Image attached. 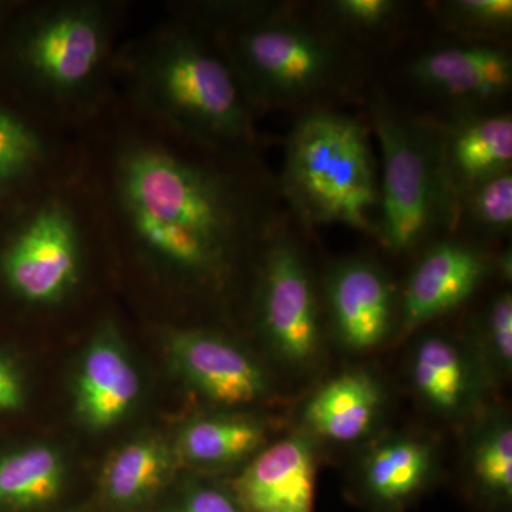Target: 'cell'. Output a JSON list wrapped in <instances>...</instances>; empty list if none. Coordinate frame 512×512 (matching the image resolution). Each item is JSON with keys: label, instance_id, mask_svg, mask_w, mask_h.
<instances>
[{"label": "cell", "instance_id": "11", "mask_svg": "<svg viewBox=\"0 0 512 512\" xmlns=\"http://www.w3.org/2000/svg\"><path fill=\"white\" fill-rule=\"evenodd\" d=\"M326 293L336 335L345 348L367 352L387 338L396 305L394 289L375 262H340L330 272Z\"/></svg>", "mask_w": 512, "mask_h": 512}, {"label": "cell", "instance_id": "14", "mask_svg": "<svg viewBox=\"0 0 512 512\" xmlns=\"http://www.w3.org/2000/svg\"><path fill=\"white\" fill-rule=\"evenodd\" d=\"M409 73L427 92L460 103H488L511 89L512 59L508 50L490 45L439 47L417 57Z\"/></svg>", "mask_w": 512, "mask_h": 512}, {"label": "cell", "instance_id": "13", "mask_svg": "<svg viewBox=\"0 0 512 512\" xmlns=\"http://www.w3.org/2000/svg\"><path fill=\"white\" fill-rule=\"evenodd\" d=\"M487 258L463 242L431 247L414 266L403 298V325L412 330L467 301L488 274Z\"/></svg>", "mask_w": 512, "mask_h": 512}, {"label": "cell", "instance_id": "6", "mask_svg": "<svg viewBox=\"0 0 512 512\" xmlns=\"http://www.w3.org/2000/svg\"><path fill=\"white\" fill-rule=\"evenodd\" d=\"M279 191L303 224L376 232L379 187L366 127L335 111H306L289 134Z\"/></svg>", "mask_w": 512, "mask_h": 512}, {"label": "cell", "instance_id": "2", "mask_svg": "<svg viewBox=\"0 0 512 512\" xmlns=\"http://www.w3.org/2000/svg\"><path fill=\"white\" fill-rule=\"evenodd\" d=\"M126 0H33L0 25V86L76 137L116 92Z\"/></svg>", "mask_w": 512, "mask_h": 512}, {"label": "cell", "instance_id": "21", "mask_svg": "<svg viewBox=\"0 0 512 512\" xmlns=\"http://www.w3.org/2000/svg\"><path fill=\"white\" fill-rule=\"evenodd\" d=\"M64 463L50 446H32L0 458V507L32 508L55 500Z\"/></svg>", "mask_w": 512, "mask_h": 512}, {"label": "cell", "instance_id": "23", "mask_svg": "<svg viewBox=\"0 0 512 512\" xmlns=\"http://www.w3.org/2000/svg\"><path fill=\"white\" fill-rule=\"evenodd\" d=\"M471 478L481 503L507 510L512 503V429L507 419L488 423L474 441Z\"/></svg>", "mask_w": 512, "mask_h": 512}, {"label": "cell", "instance_id": "22", "mask_svg": "<svg viewBox=\"0 0 512 512\" xmlns=\"http://www.w3.org/2000/svg\"><path fill=\"white\" fill-rule=\"evenodd\" d=\"M170 450L156 439H138L120 448L104 471L107 497L116 504L141 503L163 485L171 471Z\"/></svg>", "mask_w": 512, "mask_h": 512}, {"label": "cell", "instance_id": "16", "mask_svg": "<svg viewBox=\"0 0 512 512\" xmlns=\"http://www.w3.org/2000/svg\"><path fill=\"white\" fill-rule=\"evenodd\" d=\"M440 157L447 190L458 210L478 184L511 171L510 114H483L461 121L441 138Z\"/></svg>", "mask_w": 512, "mask_h": 512}, {"label": "cell", "instance_id": "19", "mask_svg": "<svg viewBox=\"0 0 512 512\" xmlns=\"http://www.w3.org/2000/svg\"><path fill=\"white\" fill-rule=\"evenodd\" d=\"M414 387L431 409L443 414L464 412L477 392L473 362L456 342L426 336L412 360Z\"/></svg>", "mask_w": 512, "mask_h": 512}, {"label": "cell", "instance_id": "20", "mask_svg": "<svg viewBox=\"0 0 512 512\" xmlns=\"http://www.w3.org/2000/svg\"><path fill=\"white\" fill-rule=\"evenodd\" d=\"M264 441L265 429L258 421L242 417H204L185 427L178 440V451L197 466H227L251 456Z\"/></svg>", "mask_w": 512, "mask_h": 512}, {"label": "cell", "instance_id": "15", "mask_svg": "<svg viewBox=\"0 0 512 512\" xmlns=\"http://www.w3.org/2000/svg\"><path fill=\"white\" fill-rule=\"evenodd\" d=\"M113 322L90 343L76 380V409L87 426L109 429L119 423L140 394L136 369L124 350Z\"/></svg>", "mask_w": 512, "mask_h": 512}, {"label": "cell", "instance_id": "9", "mask_svg": "<svg viewBox=\"0 0 512 512\" xmlns=\"http://www.w3.org/2000/svg\"><path fill=\"white\" fill-rule=\"evenodd\" d=\"M77 165L76 137L0 86V215Z\"/></svg>", "mask_w": 512, "mask_h": 512}, {"label": "cell", "instance_id": "12", "mask_svg": "<svg viewBox=\"0 0 512 512\" xmlns=\"http://www.w3.org/2000/svg\"><path fill=\"white\" fill-rule=\"evenodd\" d=\"M316 453L309 437L293 434L262 450L235 480L244 512H315Z\"/></svg>", "mask_w": 512, "mask_h": 512}, {"label": "cell", "instance_id": "24", "mask_svg": "<svg viewBox=\"0 0 512 512\" xmlns=\"http://www.w3.org/2000/svg\"><path fill=\"white\" fill-rule=\"evenodd\" d=\"M444 23L450 30L470 37L505 35L512 26L511 0H456L443 6Z\"/></svg>", "mask_w": 512, "mask_h": 512}, {"label": "cell", "instance_id": "1", "mask_svg": "<svg viewBox=\"0 0 512 512\" xmlns=\"http://www.w3.org/2000/svg\"><path fill=\"white\" fill-rule=\"evenodd\" d=\"M76 144L113 258L161 284L222 288L281 222L256 151L197 143L117 90Z\"/></svg>", "mask_w": 512, "mask_h": 512}, {"label": "cell", "instance_id": "10", "mask_svg": "<svg viewBox=\"0 0 512 512\" xmlns=\"http://www.w3.org/2000/svg\"><path fill=\"white\" fill-rule=\"evenodd\" d=\"M167 348L178 372L212 402L244 406L268 392L261 366L224 336L177 329L168 335Z\"/></svg>", "mask_w": 512, "mask_h": 512}, {"label": "cell", "instance_id": "27", "mask_svg": "<svg viewBox=\"0 0 512 512\" xmlns=\"http://www.w3.org/2000/svg\"><path fill=\"white\" fill-rule=\"evenodd\" d=\"M485 338L495 362L503 369L512 363V298L510 292L498 296L485 318Z\"/></svg>", "mask_w": 512, "mask_h": 512}, {"label": "cell", "instance_id": "7", "mask_svg": "<svg viewBox=\"0 0 512 512\" xmlns=\"http://www.w3.org/2000/svg\"><path fill=\"white\" fill-rule=\"evenodd\" d=\"M383 157L376 232L396 254L419 247L457 207L441 170L440 140L392 107H373Z\"/></svg>", "mask_w": 512, "mask_h": 512}, {"label": "cell", "instance_id": "29", "mask_svg": "<svg viewBox=\"0 0 512 512\" xmlns=\"http://www.w3.org/2000/svg\"><path fill=\"white\" fill-rule=\"evenodd\" d=\"M23 402L22 386L12 367L0 359V410L18 409Z\"/></svg>", "mask_w": 512, "mask_h": 512}, {"label": "cell", "instance_id": "26", "mask_svg": "<svg viewBox=\"0 0 512 512\" xmlns=\"http://www.w3.org/2000/svg\"><path fill=\"white\" fill-rule=\"evenodd\" d=\"M325 18L333 28L373 35L390 28L402 12V3L394 0H335L323 6Z\"/></svg>", "mask_w": 512, "mask_h": 512}, {"label": "cell", "instance_id": "18", "mask_svg": "<svg viewBox=\"0 0 512 512\" xmlns=\"http://www.w3.org/2000/svg\"><path fill=\"white\" fill-rule=\"evenodd\" d=\"M382 406L379 382L356 370L335 377L316 392L303 410V420L323 439L352 443L373 429Z\"/></svg>", "mask_w": 512, "mask_h": 512}, {"label": "cell", "instance_id": "17", "mask_svg": "<svg viewBox=\"0 0 512 512\" xmlns=\"http://www.w3.org/2000/svg\"><path fill=\"white\" fill-rule=\"evenodd\" d=\"M433 463V450L424 441H384L363 463L360 500L370 512H402L426 488Z\"/></svg>", "mask_w": 512, "mask_h": 512}, {"label": "cell", "instance_id": "4", "mask_svg": "<svg viewBox=\"0 0 512 512\" xmlns=\"http://www.w3.org/2000/svg\"><path fill=\"white\" fill-rule=\"evenodd\" d=\"M170 15L207 32L220 46L254 113L315 104L348 79L332 40L285 6L268 2H170Z\"/></svg>", "mask_w": 512, "mask_h": 512}, {"label": "cell", "instance_id": "25", "mask_svg": "<svg viewBox=\"0 0 512 512\" xmlns=\"http://www.w3.org/2000/svg\"><path fill=\"white\" fill-rule=\"evenodd\" d=\"M471 221L491 234H505L512 225V174L495 175L463 198ZM461 205V204H460Z\"/></svg>", "mask_w": 512, "mask_h": 512}, {"label": "cell", "instance_id": "8", "mask_svg": "<svg viewBox=\"0 0 512 512\" xmlns=\"http://www.w3.org/2000/svg\"><path fill=\"white\" fill-rule=\"evenodd\" d=\"M256 315L272 348L292 366H309L320 349L319 305L301 249L278 225L258 266Z\"/></svg>", "mask_w": 512, "mask_h": 512}, {"label": "cell", "instance_id": "3", "mask_svg": "<svg viewBox=\"0 0 512 512\" xmlns=\"http://www.w3.org/2000/svg\"><path fill=\"white\" fill-rule=\"evenodd\" d=\"M121 96L185 137L218 150L256 151V114L207 32L170 15L123 40L114 66Z\"/></svg>", "mask_w": 512, "mask_h": 512}, {"label": "cell", "instance_id": "28", "mask_svg": "<svg viewBox=\"0 0 512 512\" xmlns=\"http://www.w3.org/2000/svg\"><path fill=\"white\" fill-rule=\"evenodd\" d=\"M177 512H244L235 495L217 487H200L192 491Z\"/></svg>", "mask_w": 512, "mask_h": 512}, {"label": "cell", "instance_id": "5", "mask_svg": "<svg viewBox=\"0 0 512 512\" xmlns=\"http://www.w3.org/2000/svg\"><path fill=\"white\" fill-rule=\"evenodd\" d=\"M99 256H113L106 225L79 167L0 215V282L35 311L87 295Z\"/></svg>", "mask_w": 512, "mask_h": 512}]
</instances>
